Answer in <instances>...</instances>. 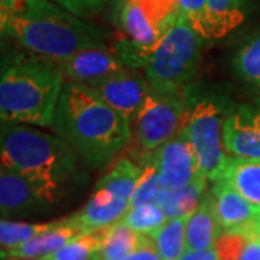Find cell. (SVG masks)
<instances>
[{"label":"cell","instance_id":"obj_1","mask_svg":"<svg viewBox=\"0 0 260 260\" xmlns=\"http://www.w3.org/2000/svg\"><path fill=\"white\" fill-rule=\"evenodd\" d=\"M93 169L112 165L132 138V123L91 88L65 81L51 126Z\"/></svg>","mask_w":260,"mask_h":260},{"label":"cell","instance_id":"obj_2","mask_svg":"<svg viewBox=\"0 0 260 260\" xmlns=\"http://www.w3.org/2000/svg\"><path fill=\"white\" fill-rule=\"evenodd\" d=\"M2 34L28 52L62 62L77 52L107 45L109 30L73 15L51 0H25L0 16Z\"/></svg>","mask_w":260,"mask_h":260},{"label":"cell","instance_id":"obj_3","mask_svg":"<svg viewBox=\"0 0 260 260\" xmlns=\"http://www.w3.org/2000/svg\"><path fill=\"white\" fill-rule=\"evenodd\" d=\"M0 155L2 167L51 186L67 198L88 181L81 167L84 160L67 140L22 123L2 121Z\"/></svg>","mask_w":260,"mask_h":260},{"label":"cell","instance_id":"obj_4","mask_svg":"<svg viewBox=\"0 0 260 260\" xmlns=\"http://www.w3.org/2000/svg\"><path fill=\"white\" fill-rule=\"evenodd\" d=\"M59 62L32 52H13L2 58V121L51 127L64 87Z\"/></svg>","mask_w":260,"mask_h":260},{"label":"cell","instance_id":"obj_5","mask_svg":"<svg viewBox=\"0 0 260 260\" xmlns=\"http://www.w3.org/2000/svg\"><path fill=\"white\" fill-rule=\"evenodd\" d=\"M203 38L179 15L160 38L145 65L152 88H186L198 71Z\"/></svg>","mask_w":260,"mask_h":260},{"label":"cell","instance_id":"obj_6","mask_svg":"<svg viewBox=\"0 0 260 260\" xmlns=\"http://www.w3.org/2000/svg\"><path fill=\"white\" fill-rule=\"evenodd\" d=\"M232 106L218 93L191 94V107L182 135L194 149L208 182L221 177L229 153L224 146V120Z\"/></svg>","mask_w":260,"mask_h":260},{"label":"cell","instance_id":"obj_7","mask_svg":"<svg viewBox=\"0 0 260 260\" xmlns=\"http://www.w3.org/2000/svg\"><path fill=\"white\" fill-rule=\"evenodd\" d=\"M191 85L186 88H152L132 119V135L140 158L153 153L184 130L191 107Z\"/></svg>","mask_w":260,"mask_h":260},{"label":"cell","instance_id":"obj_8","mask_svg":"<svg viewBox=\"0 0 260 260\" xmlns=\"http://www.w3.org/2000/svg\"><path fill=\"white\" fill-rule=\"evenodd\" d=\"M140 174V165L130 159L123 158L113 164L110 171L99 179L83 210L74 214L85 232L120 221L132 205Z\"/></svg>","mask_w":260,"mask_h":260},{"label":"cell","instance_id":"obj_9","mask_svg":"<svg viewBox=\"0 0 260 260\" xmlns=\"http://www.w3.org/2000/svg\"><path fill=\"white\" fill-rule=\"evenodd\" d=\"M113 15L123 38L149 59L179 15V8L178 0H124Z\"/></svg>","mask_w":260,"mask_h":260},{"label":"cell","instance_id":"obj_10","mask_svg":"<svg viewBox=\"0 0 260 260\" xmlns=\"http://www.w3.org/2000/svg\"><path fill=\"white\" fill-rule=\"evenodd\" d=\"M67 200L64 194L54 188L2 167L0 211L3 218L45 214L55 210Z\"/></svg>","mask_w":260,"mask_h":260},{"label":"cell","instance_id":"obj_11","mask_svg":"<svg viewBox=\"0 0 260 260\" xmlns=\"http://www.w3.org/2000/svg\"><path fill=\"white\" fill-rule=\"evenodd\" d=\"M224 146L230 156L260 160V99L232 106L224 120Z\"/></svg>","mask_w":260,"mask_h":260},{"label":"cell","instance_id":"obj_12","mask_svg":"<svg viewBox=\"0 0 260 260\" xmlns=\"http://www.w3.org/2000/svg\"><path fill=\"white\" fill-rule=\"evenodd\" d=\"M146 156L153 162L164 184L169 189L184 188L205 177L201 172L194 149L182 132Z\"/></svg>","mask_w":260,"mask_h":260},{"label":"cell","instance_id":"obj_13","mask_svg":"<svg viewBox=\"0 0 260 260\" xmlns=\"http://www.w3.org/2000/svg\"><path fill=\"white\" fill-rule=\"evenodd\" d=\"M88 88H91L103 102L107 103L132 123V119L139 112L150 91V84L146 75H142L135 68H126L119 74L94 84Z\"/></svg>","mask_w":260,"mask_h":260},{"label":"cell","instance_id":"obj_14","mask_svg":"<svg viewBox=\"0 0 260 260\" xmlns=\"http://www.w3.org/2000/svg\"><path fill=\"white\" fill-rule=\"evenodd\" d=\"M59 67L68 81L87 87L104 81L127 68L110 47L84 49L59 62Z\"/></svg>","mask_w":260,"mask_h":260},{"label":"cell","instance_id":"obj_15","mask_svg":"<svg viewBox=\"0 0 260 260\" xmlns=\"http://www.w3.org/2000/svg\"><path fill=\"white\" fill-rule=\"evenodd\" d=\"M214 211L224 232H244L260 223V211L221 179L211 182Z\"/></svg>","mask_w":260,"mask_h":260},{"label":"cell","instance_id":"obj_16","mask_svg":"<svg viewBox=\"0 0 260 260\" xmlns=\"http://www.w3.org/2000/svg\"><path fill=\"white\" fill-rule=\"evenodd\" d=\"M83 233H85L83 225L78 223L75 215H71L68 218L59 220L56 225L37 236L35 239L20 244L12 250L2 253V259L18 257V259L41 260L42 257L61 249L67 243L74 240L75 237H78Z\"/></svg>","mask_w":260,"mask_h":260},{"label":"cell","instance_id":"obj_17","mask_svg":"<svg viewBox=\"0 0 260 260\" xmlns=\"http://www.w3.org/2000/svg\"><path fill=\"white\" fill-rule=\"evenodd\" d=\"M223 229L214 211L213 197L210 191L203 198L201 204L188 218L186 223V250H207L214 247Z\"/></svg>","mask_w":260,"mask_h":260},{"label":"cell","instance_id":"obj_18","mask_svg":"<svg viewBox=\"0 0 260 260\" xmlns=\"http://www.w3.org/2000/svg\"><path fill=\"white\" fill-rule=\"evenodd\" d=\"M218 179L227 182L236 192L260 211V160L229 155L223 174Z\"/></svg>","mask_w":260,"mask_h":260},{"label":"cell","instance_id":"obj_19","mask_svg":"<svg viewBox=\"0 0 260 260\" xmlns=\"http://www.w3.org/2000/svg\"><path fill=\"white\" fill-rule=\"evenodd\" d=\"M247 0H207L208 35L218 39L239 28L246 18Z\"/></svg>","mask_w":260,"mask_h":260},{"label":"cell","instance_id":"obj_20","mask_svg":"<svg viewBox=\"0 0 260 260\" xmlns=\"http://www.w3.org/2000/svg\"><path fill=\"white\" fill-rule=\"evenodd\" d=\"M233 70L247 87L260 93V30L250 35L236 51Z\"/></svg>","mask_w":260,"mask_h":260},{"label":"cell","instance_id":"obj_21","mask_svg":"<svg viewBox=\"0 0 260 260\" xmlns=\"http://www.w3.org/2000/svg\"><path fill=\"white\" fill-rule=\"evenodd\" d=\"M207 182L208 179L201 177L195 182L184 188L169 189L167 197L162 203V210L167 214L168 220L177 217H189L194 213L195 208L201 204L203 198L207 194Z\"/></svg>","mask_w":260,"mask_h":260},{"label":"cell","instance_id":"obj_22","mask_svg":"<svg viewBox=\"0 0 260 260\" xmlns=\"http://www.w3.org/2000/svg\"><path fill=\"white\" fill-rule=\"evenodd\" d=\"M107 229L90 230L41 260H94L104 246Z\"/></svg>","mask_w":260,"mask_h":260},{"label":"cell","instance_id":"obj_23","mask_svg":"<svg viewBox=\"0 0 260 260\" xmlns=\"http://www.w3.org/2000/svg\"><path fill=\"white\" fill-rule=\"evenodd\" d=\"M140 168H142V174H140L136 191H135L133 198H132L130 207L162 205L169 188L164 184L158 169L148 156L142 158Z\"/></svg>","mask_w":260,"mask_h":260},{"label":"cell","instance_id":"obj_24","mask_svg":"<svg viewBox=\"0 0 260 260\" xmlns=\"http://www.w3.org/2000/svg\"><path fill=\"white\" fill-rule=\"evenodd\" d=\"M143 234L132 230L120 220L107 229L104 246L94 260H123L139 246Z\"/></svg>","mask_w":260,"mask_h":260},{"label":"cell","instance_id":"obj_25","mask_svg":"<svg viewBox=\"0 0 260 260\" xmlns=\"http://www.w3.org/2000/svg\"><path fill=\"white\" fill-rule=\"evenodd\" d=\"M189 217H177L168 220L156 233V243L160 260H181L186 251V223Z\"/></svg>","mask_w":260,"mask_h":260},{"label":"cell","instance_id":"obj_26","mask_svg":"<svg viewBox=\"0 0 260 260\" xmlns=\"http://www.w3.org/2000/svg\"><path fill=\"white\" fill-rule=\"evenodd\" d=\"M58 221L59 220L47 221V223H23V221H12L8 218H2L0 221L2 253L12 250L20 244L35 239L37 236L56 225Z\"/></svg>","mask_w":260,"mask_h":260},{"label":"cell","instance_id":"obj_27","mask_svg":"<svg viewBox=\"0 0 260 260\" xmlns=\"http://www.w3.org/2000/svg\"><path fill=\"white\" fill-rule=\"evenodd\" d=\"M121 221L139 234L155 237L156 233L165 225L168 217L160 205H140L130 207Z\"/></svg>","mask_w":260,"mask_h":260},{"label":"cell","instance_id":"obj_28","mask_svg":"<svg viewBox=\"0 0 260 260\" xmlns=\"http://www.w3.org/2000/svg\"><path fill=\"white\" fill-rule=\"evenodd\" d=\"M178 8L191 26L203 39H210L208 35V12L207 0H178Z\"/></svg>","mask_w":260,"mask_h":260},{"label":"cell","instance_id":"obj_29","mask_svg":"<svg viewBox=\"0 0 260 260\" xmlns=\"http://www.w3.org/2000/svg\"><path fill=\"white\" fill-rule=\"evenodd\" d=\"M249 240V233L224 232L214 244L218 260H239Z\"/></svg>","mask_w":260,"mask_h":260},{"label":"cell","instance_id":"obj_30","mask_svg":"<svg viewBox=\"0 0 260 260\" xmlns=\"http://www.w3.org/2000/svg\"><path fill=\"white\" fill-rule=\"evenodd\" d=\"M56 5H59L65 10L71 12L73 15L81 19L93 18L99 15L110 0H51Z\"/></svg>","mask_w":260,"mask_h":260},{"label":"cell","instance_id":"obj_31","mask_svg":"<svg viewBox=\"0 0 260 260\" xmlns=\"http://www.w3.org/2000/svg\"><path fill=\"white\" fill-rule=\"evenodd\" d=\"M123 260H160V254L153 237L143 234L139 246Z\"/></svg>","mask_w":260,"mask_h":260},{"label":"cell","instance_id":"obj_32","mask_svg":"<svg viewBox=\"0 0 260 260\" xmlns=\"http://www.w3.org/2000/svg\"><path fill=\"white\" fill-rule=\"evenodd\" d=\"M246 230L249 233V240L239 260H260V223Z\"/></svg>","mask_w":260,"mask_h":260},{"label":"cell","instance_id":"obj_33","mask_svg":"<svg viewBox=\"0 0 260 260\" xmlns=\"http://www.w3.org/2000/svg\"><path fill=\"white\" fill-rule=\"evenodd\" d=\"M181 260H218V254L214 247L207 250H186Z\"/></svg>","mask_w":260,"mask_h":260},{"label":"cell","instance_id":"obj_34","mask_svg":"<svg viewBox=\"0 0 260 260\" xmlns=\"http://www.w3.org/2000/svg\"><path fill=\"white\" fill-rule=\"evenodd\" d=\"M23 2L25 0H0V16L15 12Z\"/></svg>","mask_w":260,"mask_h":260},{"label":"cell","instance_id":"obj_35","mask_svg":"<svg viewBox=\"0 0 260 260\" xmlns=\"http://www.w3.org/2000/svg\"><path fill=\"white\" fill-rule=\"evenodd\" d=\"M123 2H124V0H110V3H109V5L112 6L113 13H114L116 10H117V9H119V8H120L121 5H123Z\"/></svg>","mask_w":260,"mask_h":260},{"label":"cell","instance_id":"obj_36","mask_svg":"<svg viewBox=\"0 0 260 260\" xmlns=\"http://www.w3.org/2000/svg\"><path fill=\"white\" fill-rule=\"evenodd\" d=\"M6 260H28V259H18V257H9V259Z\"/></svg>","mask_w":260,"mask_h":260}]
</instances>
